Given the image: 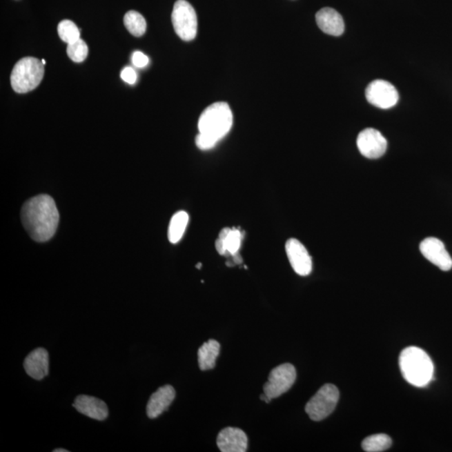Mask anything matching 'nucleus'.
Wrapping results in <instances>:
<instances>
[{
  "label": "nucleus",
  "instance_id": "obj_1",
  "mask_svg": "<svg viewBox=\"0 0 452 452\" xmlns=\"http://www.w3.org/2000/svg\"><path fill=\"white\" fill-rule=\"evenodd\" d=\"M59 212L50 196H35L23 204L21 219L30 237L37 242H46L54 237L57 230Z\"/></svg>",
  "mask_w": 452,
  "mask_h": 452
},
{
  "label": "nucleus",
  "instance_id": "obj_2",
  "mask_svg": "<svg viewBox=\"0 0 452 452\" xmlns=\"http://www.w3.org/2000/svg\"><path fill=\"white\" fill-rule=\"evenodd\" d=\"M399 364L404 379L415 387H426L433 380V362L422 348L414 346L404 348Z\"/></svg>",
  "mask_w": 452,
  "mask_h": 452
},
{
  "label": "nucleus",
  "instance_id": "obj_3",
  "mask_svg": "<svg viewBox=\"0 0 452 452\" xmlns=\"http://www.w3.org/2000/svg\"><path fill=\"white\" fill-rule=\"evenodd\" d=\"M233 125V114L226 102H215L200 115L199 133L209 137L216 144L222 140Z\"/></svg>",
  "mask_w": 452,
  "mask_h": 452
},
{
  "label": "nucleus",
  "instance_id": "obj_4",
  "mask_svg": "<svg viewBox=\"0 0 452 452\" xmlns=\"http://www.w3.org/2000/svg\"><path fill=\"white\" fill-rule=\"evenodd\" d=\"M44 64L35 57H25L12 70V88L17 93H27L37 88L44 77Z\"/></svg>",
  "mask_w": 452,
  "mask_h": 452
},
{
  "label": "nucleus",
  "instance_id": "obj_5",
  "mask_svg": "<svg viewBox=\"0 0 452 452\" xmlns=\"http://www.w3.org/2000/svg\"><path fill=\"white\" fill-rule=\"evenodd\" d=\"M340 400V391L335 385L327 384L320 389L305 407L306 414L314 422L327 418L335 410Z\"/></svg>",
  "mask_w": 452,
  "mask_h": 452
},
{
  "label": "nucleus",
  "instance_id": "obj_6",
  "mask_svg": "<svg viewBox=\"0 0 452 452\" xmlns=\"http://www.w3.org/2000/svg\"><path fill=\"white\" fill-rule=\"evenodd\" d=\"M172 22L181 40L191 41L196 37L198 30L197 14L194 8L186 0H178L175 3Z\"/></svg>",
  "mask_w": 452,
  "mask_h": 452
},
{
  "label": "nucleus",
  "instance_id": "obj_7",
  "mask_svg": "<svg viewBox=\"0 0 452 452\" xmlns=\"http://www.w3.org/2000/svg\"><path fill=\"white\" fill-rule=\"evenodd\" d=\"M296 369L291 364H283L271 371L264 384V394L271 400L288 392L296 381Z\"/></svg>",
  "mask_w": 452,
  "mask_h": 452
},
{
  "label": "nucleus",
  "instance_id": "obj_8",
  "mask_svg": "<svg viewBox=\"0 0 452 452\" xmlns=\"http://www.w3.org/2000/svg\"><path fill=\"white\" fill-rule=\"evenodd\" d=\"M367 101L369 104L381 109H390L399 101V93L390 82L384 80H375L367 86Z\"/></svg>",
  "mask_w": 452,
  "mask_h": 452
},
{
  "label": "nucleus",
  "instance_id": "obj_9",
  "mask_svg": "<svg viewBox=\"0 0 452 452\" xmlns=\"http://www.w3.org/2000/svg\"><path fill=\"white\" fill-rule=\"evenodd\" d=\"M357 146L365 158L376 159L381 158L386 152L388 143L380 131L375 128H366L357 136Z\"/></svg>",
  "mask_w": 452,
  "mask_h": 452
},
{
  "label": "nucleus",
  "instance_id": "obj_10",
  "mask_svg": "<svg viewBox=\"0 0 452 452\" xmlns=\"http://www.w3.org/2000/svg\"><path fill=\"white\" fill-rule=\"evenodd\" d=\"M286 251L295 273L302 277L312 273L313 260L308 250L297 239H289L286 243Z\"/></svg>",
  "mask_w": 452,
  "mask_h": 452
},
{
  "label": "nucleus",
  "instance_id": "obj_11",
  "mask_svg": "<svg viewBox=\"0 0 452 452\" xmlns=\"http://www.w3.org/2000/svg\"><path fill=\"white\" fill-rule=\"evenodd\" d=\"M420 250L428 261L442 271H448L452 268V258L446 250L444 243L439 239L435 237L424 239L420 243Z\"/></svg>",
  "mask_w": 452,
  "mask_h": 452
},
{
  "label": "nucleus",
  "instance_id": "obj_12",
  "mask_svg": "<svg viewBox=\"0 0 452 452\" xmlns=\"http://www.w3.org/2000/svg\"><path fill=\"white\" fill-rule=\"evenodd\" d=\"M27 375L37 380H41L49 375V353L43 348H35L23 361Z\"/></svg>",
  "mask_w": 452,
  "mask_h": 452
},
{
  "label": "nucleus",
  "instance_id": "obj_13",
  "mask_svg": "<svg viewBox=\"0 0 452 452\" xmlns=\"http://www.w3.org/2000/svg\"><path fill=\"white\" fill-rule=\"evenodd\" d=\"M247 444V435L239 428H225L217 436V446L222 452H245Z\"/></svg>",
  "mask_w": 452,
  "mask_h": 452
},
{
  "label": "nucleus",
  "instance_id": "obj_14",
  "mask_svg": "<svg viewBox=\"0 0 452 452\" xmlns=\"http://www.w3.org/2000/svg\"><path fill=\"white\" fill-rule=\"evenodd\" d=\"M73 407L76 408L81 414L88 416V417L97 420H104L108 416V408L107 404L100 399L96 397L86 395H78L75 400Z\"/></svg>",
  "mask_w": 452,
  "mask_h": 452
},
{
  "label": "nucleus",
  "instance_id": "obj_15",
  "mask_svg": "<svg viewBox=\"0 0 452 452\" xmlns=\"http://www.w3.org/2000/svg\"><path fill=\"white\" fill-rule=\"evenodd\" d=\"M175 391L171 385H164L151 395L147 404V415L148 418L159 417L168 407L175 398Z\"/></svg>",
  "mask_w": 452,
  "mask_h": 452
},
{
  "label": "nucleus",
  "instance_id": "obj_16",
  "mask_svg": "<svg viewBox=\"0 0 452 452\" xmlns=\"http://www.w3.org/2000/svg\"><path fill=\"white\" fill-rule=\"evenodd\" d=\"M316 21L322 32L340 37L344 32V21L339 12L331 8H324L317 12Z\"/></svg>",
  "mask_w": 452,
  "mask_h": 452
},
{
  "label": "nucleus",
  "instance_id": "obj_17",
  "mask_svg": "<svg viewBox=\"0 0 452 452\" xmlns=\"http://www.w3.org/2000/svg\"><path fill=\"white\" fill-rule=\"evenodd\" d=\"M221 345L219 342L210 340L206 342L198 351L199 366L202 371H209L215 366L216 360L219 355Z\"/></svg>",
  "mask_w": 452,
  "mask_h": 452
},
{
  "label": "nucleus",
  "instance_id": "obj_18",
  "mask_svg": "<svg viewBox=\"0 0 452 452\" xmlns=\"http://www.w3.org/2000/svg\"><path fill=\"white\" fill-rule=\"evenodd\" d=\"M188 223V215L186 211H179L173 216L168 226V241L172 244L178 243L182 239Z\"/></svg>",
  "mask_w": 452,
  "mask_h": 452
},
{
  "label": "nucleus",
  "instance_id": "obj_19",
  "mask_svg": "<svg viewBox=\"0 0 452 452\" xmlns=\"http://www.w3.org/2000/svg\"><path fill=\"white\" fill-rule=\"evenodd\" d=\"M124 25L129 32L136 37H140L146 32L147 23L144 17L139 12L128 11L125 14Z\"/></svg>",
  "mask_w": 452,
  "mask_h": 452
},
{
  "label": "nucleus",
  "instance_id": "obj_20",
  "mask_svg": "<svg viewBox=\"0 0 452 452\" xmlns=\"http://www.w3.org/2000/svg\"><path fill=\"white\" fill-rule=\"evenodd\" d=\"M392 440L388 435L376 434L369 436L362 442V448L367 452H381L391 448Z\"/></svg>",
  "mask_w": 452,
  "mask_h": 452
},
{
  "label": "nucleus",
  "instance_id": "obj_21",
  "mask_svg": "<svg viewBox=\"0 0 452 452\" xmlns=\"http://www.w3.org/2000/svg\"><path fill=\"white\" fill-rule=\"evenodd\" d=\"M58 34L61 40L68 44L79 40L80 30L77 28L76 23L72 21L65 19L58 26Z\"/></svg>",
  "mask_w": 452,
  "mask_h": 452
},
{
  "label": "nucleus",
  "instance_id": "obj_22",
  "mask_svg": "<svg viewBox=\"0 0 452 452\" xmlns=\"http://www.w3.org/2000/svg\"><path fill=\"white\" fill-rule=\"evenodd\" d=\"M68 55L70 60L74 62L81 63L84 61L86 57H88V47L84 41L79 39V40L68 44Z\"/></svg>",
  "mask_w": 452,
  "mask_h": 452
},
{
  "label": "nucleus",
  "instance_id": "obj_23",
  "mask_svg": "<svg viewBox=\"0 0 452 452\" xmlns=\"http://www.w3.org/2000/svg\"><path fill=\"white\" fill-rule=\"evenodd\" d=\"M243 239V233L239 231L238 229H231L229 235H227V237L225 239H223L225 242L227 254L234 255L239 253V248H241L242 241Z\"/></svg>",
  "mask_w": 452,
  "mask_h": 452
},
{
  "label": "nucleus",
  "instance_id": "obj_24",
  "mask_svg": "<svg viewBox=\"0 0 452 452\" xmlns=\"http://www.w3.org/2000/svg\"><path fill=\"white\" fill-rule=\"evenodd\" d=\"M195 144L196 146L204 151L210 150V149L214 148L216 146V144L213 141L210 139L209 137L202 135V133H199L196 136Z\"/></svg>",
  "mask_w": 452,
  "mask_h": 452
},
{
  "label": "nucleus",
  "instance_id": "obj_25",
  "mask_svg": "<svg viewBox=\"0 0 452 452\" xmlns=\"http://www.w3.org/2000/svg\"><path fill=\"white\" fill-rule=\"evenodd\" d=\"M132 64L137 68H144L149 62L148 57L141 51H135L132 57Z\"/></svg>",
  "mask_w": 452,
  "mask_h": 452
},
{
  "label": "nucleus",
  "instance_id": "obj_26",
  "mask_svg": "<svg viewBox=\"0 0 452 452\" xmlns=\"http://www.w3.org/2000/svg\"><path fill=\"white\" fill-rule=\"evenodd\" d=\"M121 78L128 84H135L137 81V73L132 68H125L121 72Z\"/></svg>",
  "mask_w": 452,
  "mask_h": 452
},
{
  "label": "nucleus",
  "instance_id": "obj_27",
  "mask_svg": "<svg viewBox=\"0 0 452 452\" xmlns=\"http://www.w3.org/2000/svg\"><path fill=\"white\" fill-rule=\"evenodd\" d=\"M215 249L218 251V253L222 255H227V250L226 247L225 242L222 239L218 238L215 242Z\"/></svg>",
  "mask_w": 452,
  "mask_h": 452
},
{
  "label": "nucleus",
  "instance_id": "obj_28",
  "mask_svg": "<svg viewBox=\"0 0 452 452\" xmlns=\"http://www.w3.org/2000/svg\"><path fill=\"white\" fill-rule=\"evenodd\" d=\"M232 257H233V262H234L235 264H237V265L242 264L243 260H242V257H241V255L237 253V254H235L234 255H232Z\"/></svg>",
  "mask_w": 452,
  "mask_h": 452
},
{
  "label": "nucleus",
  "instance_id": "obj_29",
  "mask_svg": "<svg viewBox=\"0 0 452 452\" xmlns=\"http://www.w3.org/2000/svg\"><path fill=\"white\" fill-rule=\"evenodd\" d=\"M261 400L266 403H270L271 400L265 394L261 395Z\"/></svg>",
  "mask_w": 452,
  "mask_h": 452
},
{
  "label": "nucleus",
  "instance_id": "obj_30",
  "mask_svg": "<svg viewBox=\"0 0 452 452\" xmlns=\"http://www.w3.org/2000/svg\"><path fill=\"white\" fill-rule=\"evenodd\" d=\"M54 452H68L69 451L62 449V448H59V449H56L53 451Z\"/></svg>",
  "mask_w": 452,
  "mask_h": 452
},
{
  "label": "nucleus",
  "instance_id": "obj_31",
  "mask_svg": "<svg viewBox=\"0 0 452 452\" xmlns=\"http://www.w3.org/2000/svg\"><path fill=\"white\" fill-rule=\"evenodd\" d=\"M202 263H198V264L196 265V268L202 269Z\"/></svg>",
  "mask_w": 452,
  "mask_h": 452
},
{
  "label": "nucleus",
  "instance_id": "obj_32",
  "mask_svg": "<svg viewBox=\"0 0 452 452\" xmlns=\"http://www.w3.org/2000/svg\"><path fill=\"white\" fill-rule=\"evenodd\" d=\"M41 61H42L43 64H44V65L46 64V61L45 60H42Z\"/></svg>",
  "mask_w": 452,
  "mask_h": 452
}]
</instances>
